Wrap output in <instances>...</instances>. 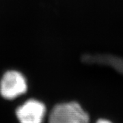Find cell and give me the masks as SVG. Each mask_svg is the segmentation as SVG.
Listing matches in <instances>:
<instances>
[{"instance_id": "4", "label": "cell", "mask_w": 123, "mask_h": 123, "mask_svg": "<svg viewBox=\"0 0 123 123\" xmlns=\"http://www.w3.org/2000/svg\"><path fill=\"white\" fill-rule=\"evenodd\" d=\"M97 123H111L109 120H104V119H101L99 120H98Z\"/></svg>"}, {"instance_id": "2", "label": "cell", "mask_w": 123, "mask_h": 123, "mask_svg": "<svg viewBox=\"0 0 123 123\" xmlns=\"http://www.w3.org/2000/svg\"><path fill=\"white\" fill-rule=\"evenodd\" d=\"M27 88L24 76L16 70L5 73L0 82V93L6 99L12 100L25 93Z\"/></svg>"}, {"instance_id": "1", "label": "cell", "mask_w": 123, "mask_h": 123, "mask_svg": "<svg viewBox=\"0 0 123 123\" xmlns=\"http://www.w3.org/2000/svg\"><path fill=\"white\" fill-rule=\"evenodd\" d=\"M49 123H90L87 113L76 102L64 103L53 107Z\"/></svg>"}, {"instance_id": "3", "label": "cell", "mask_w": 123, "mask_h": 123, "mask_svg": "<svg viewBox=\"0 0 123 123\" xmlns=\"http://www.w3.org/2000/svg\"><path fill=\"white\" fill-rule=\"evenodd\" d=\"M45 114L44 104L34 99L27 101L16 111L20 123H42Z\"/></svg>"}]
</instances>
